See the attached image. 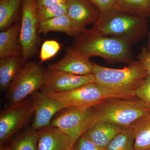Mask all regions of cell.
<instances>
[{
    "label": "cell",
    "mask_w": 150,
    "mask_h": 150,
    "mask_svg": "<svg viewBox=\"0 0 150 150\" xmlns=\"http://www.w3.org/2000/svg\"><path fill=\"white\" fill-rule=\"evenodd\" d=\"M132 45L121 38L101 35L87 29L78 35L71 47L89 59L98 56L109 62L130 64L134 62Z\"/></svg>",
    "instance_id": "cell-1"
},
{
    "label": "cell",
    "mask_w": 150,
    "mask_h": 150,
    "mask_svg": "<svg viewBox=\"0 0 150 150\" xmlns=\"http://www.w3.org/2000/svg\"><path fill=\"white\" fill-rule=\"evenodd\" d=\"M150 113V106L138 99L112 98L91 107L83 126V133L98 122H107L123 127H129ZM84 134V133H83Z\"/></svg>",
    "instance_id": "cell-2"
},
{
    "label": "cell",
    "mask_w": 150,
    "mask_h": 150,
    "mask_svg": "<svg viewBox=\"0 0 150 150\" xmlns=\"http://www.w3.org/2000/svg\"><path fill=\"white\" fill-rule=\"evenodd\" d=\"M148 28L146 18L122 10H111L102 13L99 20L89 29L133 44L144 38Z\"/></svg>",
    "instance_id": "cell-3"
},
{
    "label": "cell",
    "mask_w": 150,
    "mask_h": 150,
    "mask_svg": "<svg viewBox=\"0 0 150 150\" xmlns=\"http://www.w3.org/2000/svg\"><path fill=\"white\" fill-rule=\"evenodd\" d=\"M46 93L67 108H90L108 99H134L137 97L136 91L113 88L96 82L64 92Z\"/></svg>",
    "instance_id": "cell-4"
},
{
    "label": "cell",
    "mask_w": 150,
    "mask_h": 150,
    "mask_svg": "<svg viewBox=\"0 0 150 150\" xmlns=\"http://www.w3.org/2000/svg\"><path fill=\"white\" fill-rule=\"evenodd\" d=\"M93 64V74L97 83L124 90L136 91L148 75L139 61L122 69L107 68Z\"/></svg>",
    "instance_id": "cell-5"
},
{
    "label": "cell",
    "mask_w": 150,
    "mask_h": 150,
    "mask_svg": "<svg viewBox=\"0 0 150 150\" xmlns=\"http://www.w3.org/2000/svg\"><path fill=\"white\" fill-rule=\"evenodd\" d=\"M46 71L39 64L31 62L22 67L8 87V97L10 105L22 102L30 95L41 90Z\"/></svg>",
    "instance_id": "cell-6"
},
{
    "label": "cell",
    "mask_w": 150,
    "mask_h": 150,
    "mask_svg": "<svg viewBox=\"0 0 150 150\" xmlns=\"http://www.w3.org/2000/svg\"><path fill=\"white\" fill-rule=\"evenodd\" d=\"M36 0H23L19 42L23 64L36 51L39 21Z\"/></svg>",
    "instance_id": "cell-7"
},
{
    "label": "cell",
    "mask_w": 150,
    "mask_h": 150,
    "mask_svg": "<svg viewBox=\"0 0 150 150\" xmlns=\"http://www.w3.org/2000/svg\"><path fill=\"white\" fill-rule=\"evenodd\" d=\"M35 105L25 101L10 105L0 114V144L1 146L27 123L34 113Z\"/></svg>",
    "instance_id": "cell-8"
},
{
    "label": "cell",
    "mask_w": 150,
    "mask_h": 150,
    "mask_svg": "<svg viewBox=\"0 0 150 150\" xmlns=\"http://www.w3.org/2000/svg\"><path fill=\"white\" fill-rule=\"evenodd\" d=\"M96 82L93 74L79 76L48 68L41 91L46 93H59Z\"/></svg>",
    "instance_id": "cell-9"
},
{
    "label": "cell",
    "mask_w": 150,
    "mask_h": 150,
    "mask_svg": "<svg viewBox=\"0 0 150 150\" xmlns=\"http://www.w3.org/2000/svg\"><path fill=\"white\" fill-rule=\"evenodd\" d=\"M91 108H67L52 119L50 126L58 128L69 136L74 145L83 134L84 125L90 114Z\"/></svg>",
    "instance_id": "cell-10"
},
{
    "label": "cell",
    "mask_w": 150,
    "mask_h": 150,
    "mask_svg": "<svg viewBox=\"0 0 150 150\" xmlns=\"http://www.w3.org/2000/svg\"><path fill=\"white\" fill-rule=\"evenodd\" d=\"M67 15L79 35L96 23L101 12L89 0H67Z\"/></svg>",
    "instance_id": "cell-11"
},
{
    "label": "cell",
    "mask_w": 150,
    "mask_h": 150,
    "mask_svg": "<svg viewBox=\"0 0 150 150\" xmlns=\"http://www.w3.org/2000/svg\"><path fill=\"white\" fill-rule=\"evenodd\" d=\"M33 98L35 108L31 128L37 131L50 126L55 114L67 108L59 100L43 92L35 93Z\"/></svg>",
    "instance_id": "cell-12"
},
{
    "label": "cell",
    "mask_w": 150,
    "mask_h": 150,
    "mask_svg": "<svg viewBox=\"0 0 150 150\" xmlns=\"http://www.w3.org/2000/svg\"><path fill=\"white\" fill-rule=\"evenodd\" d=\"M52 69L62 71L72 74L84 76L93 73V64L89 58L80 54L71 47H69L60 61L48 65Z\"/></svg>",
    "instance_id": "cell-13"
},
{
    "label": "cell",
    "mask_w": 150,
    "mask_h": 150,
    "mask_svg": "<svg viewBox=\"0 0 150 150\" xmlns=\"http://www.w3.org/2000/svg\"><path fill=\"white\" fill-rule=\"evenodd\" d=\"M38 131V150H69L74 143L68 135L51 126Z\"/></svg>",
    "instance_id": "cell-14"
},
{
    "label": "cell",
    "mask_w": 150,
    "mask_h": 150,
    "mask_svg": "<svg viewBox=\"0 0 150 150\" xmlns=\"http://www.w3.org/2000/svg\"><path fill=\"white\" fill-rule=\"evenodd\" d=\"M123 128L113 123L98 122L90 126L83 135L92 142L100 150H103Z\"/></svg>",
    "instance_id": "cell-15"
},
{
    "label": "cell",
    "mask_w": 150,
    "mask_h": 150,
    "mask_svg": "<svg viewBox=\"0 0 150 150\" xmlns=\"http://www.w3.org/2000/svg\"><path fill=\"white\" fill-rule=\"evenodd\" d=\"M20 25L16 23L0 33V57L21 56L22 50L19 42Z\"/></svg>",
    "instance_id": "cell-16"
},
{
    "label": "cell",
    "mask_w": 150,
    "mask_h": 150,
    "mask_svg": "<svg viewBox=\"0 0 150 150\" xmlns=\"http://www.w3.org/2000/svg\"><path fill=\"white\" fill-rule=\"evenodd\" d=\"M23 64L21 56H10L0 59V88H8Z\"/></svg>",
    "instance_id": "cell-17"
},
{
    "label": "cell",
    "mask_w": 150,
    "mask_h": 150,
    "mask_svg": "<svg viewBox=\"0 0 150 150\" xmlns=\"http://www.w3.org/2000/svg\"><path fill=\"white\" fill-rule=\"evenodd\" d=\"M134 137V150L150 149V113L137 120L131 126Z\"/></svg>",
    "instance_id": "cell-18"
},
{
    "label": "cell",
    "mask_w": 150,
    "mask_h": 150,
    "mask_svg": "<svg viewBox=\"0 0 150 150\" xmlns=\"http://www.w3.org/2000/svg\"><path fill=\"white\" fill-rule=\"evenodd\" d=\"M53 31L64 33L71 36L79 35L67 14L39 22L38 33L46 34Z\"/></svg>",
    "instance_id": "cell-19"
},
{
    "label": "cell",
    "mask_w": 150,
    "mask_h": 150,
    "mask_svg": "<svg viewBox=\"0 0 150 150\" xmlns=\"http://www.w3.org/2000/svg\"><path fill=\"white\" fill-rule=\"evenodd\" d=\"M23 0H0V30L10 27Z\"/></svg>",
    "instance_id": "cell-20"
},
{
    "label": "cell",
    "mask_w": 150,
    "mask_h": 150,
    "mask_svg": "<svg viewBox=\"0 0 150 150\" xmlns=\"http://www.w3.org/2000/svg\"><path fill=\"white\" fill-rule=\"evenodd\" d=\"M134 137L131 126L123 128L103 150H134Z\"/></svg>",
    "instance_id": "cell-21"
},
{
    "label": "cell",
    "mask_w": 150,
    "mask_h": 150,
    "mask_svg": "<svg viewBox=\"0 0 150 150\" xmlns=\"http://www.w3.org/2000/svg\"><path fill=\"white\" fill-rule=\"evenodd\" d=\"M38 131L31 128L16 138L10 146L11 150H38Z\"/></svg>",
    "instance_id": "cell-22"
},
{
    "label": "cell",
    "mask_w": 150,
    "mask_h": 150,
    "mask_svg": "<svg viewBox=\"0 0 150 150\" xmlns=\"http://www.w3.org/2000/svg\"><path fill=\"white\" fill-rule=\"evenodd\" d=\"M121 10L144 17H150V0H116Z\"/></svg>",
    "instance_id": "cell-23"
},
{
    "label": "cell",
    "mask_w": 150,
    "mask_h": 150,
    "mask_svg": "<svg viewBox=\"0 0 150 150\" xmlns=\"http://www.w3.org/2000/svg\"><path fill=\"white\" fill-rule=\"evenodd\" d=\"M67 3L59 4L44 8H38V18L40 22L64 15L67 14Z\"/></svg>",
    "instance_id": "cell-24"
},
{
    "label": "cell",
    "mask_w": 150,
    "mask_h": 150,
    "mask_svg": "<svg viewBox=\"0 0 150 150\" xmlns=\"http://www.w3.org/2000/svg\"><path fill=\"white\" fill-rule=\"evenodd\" d=\"M61 49V44L58 41L54 40H45L40 49V64L54 58Z\"/></svg>",
    "instance_id": "cell-25"
},
{
    "label": "cell",
    "mask_w": 150,
    "mask_h": 150,
    "mask_svg": "<svg viewBox=\"0 0 150 150\" xmlns=\"http://www.w3.org/2000/svg\"><path fill=\"white\" fill-rule=\"evenodd\" d=\"M136 96L150 106V76L144 80L136 90Z\"/></svg>",
    "instance_id": "cell-26"
},
{
    "label": "cell",
    "mask_w": 150,
    "mask_h": 150,
    "mask_svg": "<svg viewBox=\"0 0 150 150\" xmlns=\"http://www.w3.org/2000/svg\"><path fill=\"white\" fill-rule=\"evenodd\" d=\"M102 13L111 10H121L116 0H89Z\"/></svg>",
    "instance_id": "cell-27"
},
{
    "label": "cell",
    "mask_w": 150,
    "mask_h": 150,
    "mask_svg": "<svg viewBox=\"0 0 150 150\" xmlns=\"http://www.w3.org/2000/svg\"><path fill=\"white\" fill-rule=\"evenodd\" d=\"M72 150H100L84 135H82L73 145Z\"/></svg>",
    "instance_id": "cell-28"
},
{
    "label": "cell",
    "mask_w": 150,
    "mask_h": 150,
    "mask_svg": "<svg viewBox=\"0 0 150 150\" xmlns=\"http://www.w3.org/2000/svg\"><path fill=\"white\" fill-rule=\"evenodd\" d=\"M138 60L150 76V51L147 48H142L138 56Z\"/></svg>",
    "instance_id": "cell-29"
},
{
    "label": "cell",
    "mask_w": 150,
    "mask_h": 150,
    "mask_svg": "<svg viewBox=\"0 0 150 150\" xmlns=\"http://www.w3.org/2000/svg\"><path fill=\"white\" fill-rule=\"evenodd\" d=\"M67 0H36L38 8L48 7L51 6L67 3Z\"/></svg>",
    "instance_id": "cell-30"
},
{
    "label": "cell",
    "mask_w": 150,
    "mask_h": 150,
    "mask_svg": "<svg viewBox=\"0 0 150 150\" xmlns=\"http://www.w3.org/2000/svg\"><path fill=\"white\" fill-rule=\"evenodd\" d=\"M1 150H11V146L8 147L6 148H1Z\"/></svg>",
    "instance_id": "cell-31"
},
{
    "label": "cell",
    "mask_w": 150,
    "mask_h": 150,
    "mask_svg": "<svg viewBox=\"0 0 150 150\" xmlns=\"http://www.w3.org/2000/svg\"><path fill=\"white\" fill-rule=\"evenodd\" d=\"M147 48L148 50L150 51V32L149 35V43H148V47Z\"/></svg>",
    "instance_id": "cell-32"
},
{
    "label": "cell",
    "mask_w": 150,
    "mask_h": 150,
    "mask_svg": "<svg viewBox=\"0 0 150 150\" xmlns=\"http://www.w3.org/2000/svg\"><path fill=\"white\" fill-rule=\"evenodd\" d=\"M69 150H72V148H71V149H69Z\"/></svg>",
    "instance_id": "cell-33"
},
{
    "label": "cell",
    "mask_w": 150,
    "mask_h": 150,
    "mask_svg": "<svg viewBox=\"0 0 150 150\" xmlns=\"http://www.w3.org/2000/svg\"><path fill=\"white\" fill-rule=\"evenodd\" d=\"M150 150V149H149V150Z\"/></svg>",
    "instance_id": "cell-34"
}]
</instances>
